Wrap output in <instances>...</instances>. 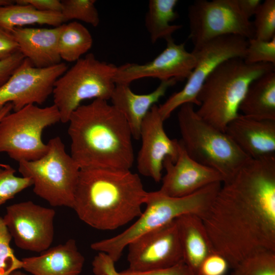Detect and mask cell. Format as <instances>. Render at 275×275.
Returning <instances> with one entry per match:
<instances>
[{
  "label": "cell",
  "mask_w": 275,
  "mask_h": 275,
  "mask_svg": "<svg viewBox=\"0 0 275 275\" xmlns=\"http://www.w3.org/2000/svg\"><path fill=\"white\" fill-rule=\"evenodd\" d=\"M222 183L201 217L214 251L231 268L260 250L275 251V155L249 159Z\"/></svg>",
  "instance_id": "6da1fadb"
},
{
  "label": "cell",
  "mask_w": 275,
  "mask_h": 275,
  "mask_svg": "<svg viewBox=\"0 0 275 275\" xmlns=\"http://www.w3.org/2000/svg\"><path fill=\"white\" fill-rule=\"evenodd\" d=\"M70 155L80 169L130 170L134 160L130 127L107 100L81 104L70 115Z\"/></svg>",
  "instance_id": "7a4b0ae2"
},
{
  "label": "cell",
  "mask_w": 275,
  "mask_h": 275,
  "mask_svg": "<svg viewBox=\"0 0 275 275\" xmlns=\"http://www.w3.org/2000/svg\"><path fill=\"white\" fill-rule=\"evenodd\" d=\"M147 194L139 175L130 170L80 169L72 209L90 227L112 230L141 214Z\"/></svg>",
  "instance_id": "3957f363"
},
{
  "label": "cell",
  "mask_w": 275,
  "mask_h": 275,
  "mask_svg": "<svg viewBox=\"0 0 275 275\" xmlns=\"http://www.w3.org/2000/svg\"><path fill=\"white\" fill-rule=\"evenodd\" d=\"M275 65L250 64L234 58L219 64L208 76L198 95L197 114L225 132L229 123L239 115V107L250 84Z\"/></svg>",
  "instance_id": "277c9868"
},
{
  "label": "cell",
  "mask_w": 275,
  "mask_h": 275,
  "mask_svg": "<svg viewBox=\"0 0 275 275\" xmlns=\"http://www.w3.org/2000/svg\"><path fill=\"white\" fill-rule=\"evenodd\" d=\"M222 183L209 184L183 197L167 196L159 190L148 192L146 207L138 219L122 233L91 244V248L106 254L115 262L129 243L142 235L161 228L185 214L202 217L211 205Z\"/></svg>",
  "instance_id": "5b68a950"
},
{
  "label": "cell",
  "mask_w": 275,
  "mask_h": 275,
  "mask_svg": "<svg viewBox=\"0 0 275 275\" xmlns=\"http://www.w3.org/2000/svg\"><path fill=\"white\" fill-rule=\"evenodd\" d=\"M177 118L179 141L187 153L199 163L218 172L225 181L250 159L225 132L202 119L194 104L181 105Z\"/></svg>",
  "instance_id": "8992f818"
},
{
  "label": "cell",
  "mask_w": 275,
  "mask_h": 275,
  "mask_svg": "<svg viewBox=\"0 0 275 275\" xmlns=\"http://www.w3.org/2000/svg\"><path fill=\"white\" fill-rule=\"evenodd\" d=\"M47 145L46 152L40 158L19 162L18 171L32 181L34 193L51 206L72 208L80 169L59 136Z\"/></svg>",
  "instance_id": "52a82bcc"
},
{
  "label": "cell",
  "mask_w": 275,
  "mask_h": 275,
  "mask_svg": "<svg viewBox=\"0 0 275 275\" xmlns=\"http://www.w3.org/2000/svg\"><path fill=\"white\" fill-rule=\"evenodd\" d=\"M115 65L101 61L93 53L81 58L54 82L53 104L67 123L71 114L86 100L110 99L116 86Z\"/></svg>",
  "instance_id": "ba28073f"
},
{
  "label": "cell",
  "mask_w": 275,
  "mask_h": 275,
  "mask_svg": "<svg viewBox=\"0 0 275 275\" xmlns=\"http://www.w3.org/2000/svg\"><path fill=\"white\" fill-rule=\"evenodd\" d=\"M59 122L60 114L54 104H30L9 113L0 121V152L18 163L40 158L47 150L42 138L44 130Z\"/></svg>",
  "instance_id": "9c48e42d"
},
{
  "label": "cell",
  "mask_w": 275,
  "mask_h": 275,
  "mask_svg": "<svg viewBox=\"0 0 275 275\" xmlns=\"http://www.w3.org/2000/svg\"><path fill=\"white\" fill-rule=\"evenodd\" d=\"M248 44V39L231 35L219 37L194 46L191 52L195 57L196 64L185 85L158 106L162 120H166L176 109L184 104L198 106V95L208 76L227 60L244 59Z\"/></svg>",
  "instance_id": "30bf717a"
},
{
  "label": "cell",
  "mask_w": 275,
  "mask_h": 275,
  "mask_svg": "<svg viewBox=\"0 0 275 275\" xmlns=\"http://www.w3.org/2000/svg\"><path fill=\"white\" fill-rule=\"evenodd\" d=\"M187 17L194 46L226 35L255 37L253 22L242 14L237 0H196L188 6Z\"/></svg>",
  "instance_id": "8fae6325"
},
{
  "label": "cell",
  "mask_w": 275,
  "mask_h": 275,
  "mask_svg": "<svg viewBox=\"0 0 275 275\" xmlns=\"http://www.w3.org/2000/svg\"><path fill=\"white\" fill-rule=\"evenodd\" d=\"M65 63L37 68L24 59L0 87V110L11 103L14 111L30 104L43 103L52 93L54 82L67 69Z\"/></svg>",
  "instance_id": "7c38bea8"
},
{
  "label": "cell",
  "mask_w": 275,
  "mask_h": 275,
  "mask_svg": "<svg viewBox=\"0 0 275 275\" xmlns=\"http://www.w3.org/2000/svg\"><path fill=\"white\" fill-rule=\"evenodd\" d=\"M55 215L53 209L27 201L7 206L3 218L18 248L40 253L53 241Z\"/></svg>",
  "instance_id": "4fadbf2b"
},
{
  "label": "cell",
  "mask_w": 275,
  "mask_h": 275,
  "mask_svg": "<svg viewBox=\"0 0 275 275\" xmlns=\"http://www.w3.org/2000/svg\"><path fill=\"white\" fill-rule=\"evenodd\" d=\"M128 247V269L146 271L184 262L176 219L134 239Z\"/></svg>",
  "instance_id": "5bb4252c"
},
{
  "label": "cell",
  "mask_w": 275,
  "mask_h": 275,
  "mask_svg": "<svg viewBox=\"0 0 275 275\" xmlns=\"http://www.w3.org/2000/svg\"><path fill=\"white\" fill-rule=\"evenodd\" d=\"M166 42V47L149 62L126 63L117 67L115 84L129 85L135 80L147 77L160 81L187 79L195 66L194 54L187 51L184 43L177 44L173 38Z\"/></svg>",
  "instance_id": "9a60e30c"
},
{
  "label": "cell",
  "mask_w": 275,
  "mask_h": 275,
  "mask_svg": "<svg viewBox=\"0 0 275 275\" xmlns=\"http://www.w3.org/2000/svg\"><path fill=\"white\" fill-rule=\"evenodd\" d=\"M163 122L158 105H153L141 127L142 144L136 157L139 172L156 182L161 180L164 159L170 157L175 162L178 154V140H172L168 136Z\"/></svg>",
  "instance_id": "2e32d148"
},
{
  "label": "cell",
  "mask_w": 275,
  "mask_h": 275,
  "mask_svg": "<svg viewBox=\"0 0 275 275\" xmlns=\"http://www.w3.org/2000/svg\"><path fill=\"white\" fill-rule=\"evenodd\" d=\"M163 167L166 174L162 177V184L158 190L171 197L187 196L209 184L225 181L218 172L190 157L179 140L176 161L167 157Z\"/></svg>",
  "instance_id": "e0dca14e"
},
{
  "label": "cell",
  "mask_w": 275,
  "mask_h": 275,
  "mask_svg": "<svg viewBox=\"0 0 275 275\" xmlns=\"http://www.w3.org/2000/svg\"><path fill=\"white\" fill-rule=\"evenodd\" d=\"M225 132L250 158L275 155V120L239 114L229 123Z\"/></svg>",
  "instance_id": "ac0fdd59"
},
{
  "label": "cell",
  "mask_w": 275,
  "mask_h": 275,
  "mask_svg": "<svg viewBox=\"0 0 275 275\" xmlns=\"http://www.w3.org/2000/svg\"><path fill=\"white\" fill-rule=\"evenodd\" d=\"M62 27L15 28L11 33L24 58L36 67L46 68L61 62L58 42Z\"/></svg>",
  "instance_id": "d6986e66"
},
{
  "label": "cell",
  "mask_w": 275,
  "mask_h": 275,
  "mask_svg": "<svg viewBox=\"0 0 275 275\" xmlns=\"http://www.w3.org/2000/svg\"><path fill=\"white\" fill-rule=\"evenodd\" d=\"M176 82L173 79L161 81L154 91L145 94L135 93L128 85L116 84L110 98L112 104L125 118L134 139H140L142 122L151 107Z\"/></svg>",
  "instance_id": "ffe728a7"
},
{
  "label": "cell",
  "mask_w": 275,
  "mask_h": 275,
  "mask_svg": "<svg viewBox=\"0 0 275 275\" xmlns=\"http://www.w3.org/2000/svg\"><path fill=\"white\" fill-rule=\"evenodd\" d=\"M21 260L22 268L33 275H79L85 263L73 239Z\"/></svg>",
  "instance_id": "44dd1931"
},
{
  "label": "cell",
  "mask_w": 275,
  "mask_h": 275,
  "mask_svg": "<svg viewBox=\"0 0 275 275\" xmlns=\"http://www.w3.org/2000/svg\"><path fill=\"white\" fill-rule=\"evenodd\" d=\"M176 221L184 262L196 274L202 261L214 250L200 216L185 214Z\"/></svg>",
  "instance_id": "7402d4cb"
},
{
  "label": "cell",
  "mask_w": 275,
  "mask_h": 275,
  "mask_svg": "<svg viewBox=\"0 0 275 275\" xmlns=\"http://www.w3.org/2000/svg\"><path fill=\"white\" fill-rule=\"evenodd\" d=\"M239 111L246 117L275 120V70L263 74L250 84Z\"/></svg>",
  "instance_id": "603a6c76"
},
{
  "label": "cell",
  "mask_w": 275,
  "mask_h": 275,
  "mask_svg": "<svg viewBox=\"0 0 275 275\" xmlns=\"http://www.w3.org/2000/svg\"><path fill=\"white\" fill-rule=\"evenodd\" d=\"M16 3L0 7V27L8 32L29 25L57 27L65 22L61 12L41 11L29 4Z\"/></svg>",
  "instance_id": "cb8c5ba5"
},
{
  "label": "cell",
  "mask_w": 275,
  "mask_h": 275,
  "mask_svg": "<svg viewBox=\"0 0 275 275\" xmlns=\"http://www.w3.org/2000/svg\"><path fill=\"white\" fill-rule=\"evenodd\" d=\"M177 0H150L145 17V25L152 43L160 39L167 41L173 39V34L182 28L172 24L178 14L175 11Z\"/></svg>",
  "instance_id": "d4e9b609"
},
{
  "label": "cell",
  "mask_w": 275,
  "mask_h": 275,
  "mask_svg": "<svg viewBox=\"0 0 275 275\" xmlns=\"http://www.w3.org/2000/svg\"><path fill=\"white\" fill-rule=\"evenodd\" d=\"M92 44L90 32L81 23L72 21L62 24L58 42L61 60L76 62L91 49Z\"/></svg>",
  "instance_id": "484cf974"
},
{
  "label": "cell",
  "mask_w": 275,
  "mask_h": 275,
  "mask_svg": "<svg viewBox=\"0 0 275 275\" xmlns=\"http://www.w3.org/2000/svg\"><path fill=\"white\" fill-rule=\"evenodd\" d=\"M231 275H275V251L264 249L245 257Z\"/></svg>",
  "instance_id": "4316f807"
},
{
  "label": "cell",
  "mask_w": 275,
  "mask_h": 275,
  "mask_svg": "<svg viewBox=\"0 0 275 275\" xmlns=\"http://www.w3.org/2000/svg\"><path fill=\"white\" fill-rule=\"evenodd\" d=\"M61 14L65 22L73 19L78 20L94 27L100 23L95 0H63L61 1Z\"/></svg>",
  "instance_id": "83f0119b"
},
{
  "label": "cell",
  "mask_w": 275,
  "mask_h": 275,
  "mask_svg": "<svg viewBox=\"0 0 275 275\" xmlns=\"http://www.w3.org/2000/svg\"><path fill=\"white\" fill-rule=\"evenodd\" d=\"M15 173V170L11 166L1 164L0 206L33 185L30 179L17 176Z\"/></svg>",
  "instance_id": "f1b7e54d"
},
{
  "label": "cell",
  "mask_w": 275,
  "mask_h": 275,
  "mask_svg": "<svg viewBox=\"0 0 275 275\" xmlns=\"http://www.w3.org/2000/svg\"><path fill=\"white\" fill-rule=\"evenodd\" d=\"M254 17V38L269 40L275 37V0L261 2Z\"/></svg>",
  "instance_id": "f546056e"
},
{
  "label": "cell",
  "mask_w": 275,
  "mask_h": 275,
  "mask_svg": "<svg viewBox=\"0 0 275 275\" xmlns=\"http://www.w3.org/2000/svg\"><path fill=\"white\" fill-rule=\"evenodd\" d=\"M12 238L3 218L0 217V275H9L22 268V260L15 256L10 246Z\"/></svg>",
  "instance_id": "4dcf8cb0"
},
{
  "label": "cell",
  "mask_w": 275,
  "mask_h": 275,
  "mask_svg": "<svg viewBox=\"0 0 275 275\" xmlns=\"http://www.w3.org/2000/svg\"><path fill=\"white\" fill-rule=\"evenodd\" d=\"M244 61L248 64L267 63L275 65V37L269 40L248 39Z\"/></svg>",
  "instance_id": "1f68e13d"
},
{
  "label": "cell",
  "mask_w": 275,
  "mask_h": 275,
  "mask_svg": "<svg viewBox=\"0 0 275 275\" xmlns=\"http://www.w3.org/2000/svg\"><path fill=\"white\" fill-rule=\"evenodd\" d=\"M229 267L227 260L219 254L214 252L202 261L196 275H225Z\"/></svg>",
  "instance_id": "d6a6232c"
},
{
  "label": "cell",
  "mask_w": 275,
  "mask_h": 275,
  "mask_svg": "<svg viewBox=\"0 0 275 275\" xmlns=\"http://www.w3.org/2000/svg\"><path fill=\"white\" fill-rule=\"evenodd\" d=\"M119 272L120 275H196L184 262L163 268L146 271H134L128 268Z\"/></svg>",
  "instance_id": "836d02e7"
},
{
  "label": "cell",
  "mask_w": 275,
  "mask_h": 275,
  "mask_svg": "<svg viewBox=\"0 0 275 275\" xmlns=\"http://www.w3.org/2000/svg\"><path fill=\"white\" fill-rule=\"evenodd\" d=\"M24 59L19 51L7 58H0V87L8 80Z\"/></svg>",
  "instance_id": "e575fe53"
},
{
  "label": "cell",
  "mask_w": 275,
  "mask_h": 275,
  "mask_svg": "<svg viewBox=\"0 0 275 275\" xmlns=\"http://www.w3.org/2000/svg\"><path fill=\"white\" fill-rule=\"evenodd\" d=\"M115 263L106 254L98 252L92 261L93 271L95 275H120Z\"/></svg>",
  "instance_id": "d590c367"
},
{
  "label": "cell",
  "mask_w": 275,
  "mask_h": 275,
  "mask_svg": "<svg viewBox=\"0 0 275 275\" xmlns=\"http://www.w3.org/2000/svg\"><path fill=\"white\" fill-rule=\"evenodd\" d=\"M18 51V45L11 33L0 27V58H7Z\"/></svg>",
  "instance_id": "8d00e7d4"
},
{
  "label": "cell",
  "mask_w": 275,
  "mask_h": 275,
  "mask_svg": "<svg viewBox=\"0 0 275 275\" xmlns=\"http://www.w3.org/2000/svg\"><path fill=\"white\" fill-rule=\"evenodd\" d=\"M15 2L31 5L41 11L61 12L62 10L61 1L59 0H18Z\"/></svg>",
  "instance_id": "74e56055"
},
{
  "label": "cell",
  "mask_w": 275,
  "mask_h": 275,
  "mask_svg": "<svg viewBox=\"0 0 275 275\" xmlns=\"http://www.w3.org/2000/svg\"><path fill=\"white\" fill-rule=\"evenodd\" d=\"M237 2L241 12L248 19L254 16L262 2L260 0H237Z\"/></svg>",
  "instance_id": "f35d334b"
},
{
  "label": "cell",
  "mask_w": 275,
  "mask_h": 275,
  "mask_svg": "<svg viewBox=\"0 0 275 275\" xmlns=\"http://www.w3.org/2000/svg\"><path fill=\"white\" fill-rule=\"evenodd\" d=\"M12 109H13V106L11 103L6 104L0 110V121L4 116L10 113Z\"/></svg>",
  "instance_id": "ab89813d"
},
{
  "label": "cell",
  "mask_w": 275,
  "mask_h": 275,
  "mask_svg": "<svg viewBox=\"0 0 275 275\" xmlns=\"http://www.w3.org/2000/svg\"><path fill=\"white\" fill-rule=\"evenodd\" d=\"M13 1L9 0H0V7L13 3Z\"/></svg>",
  "instance_id": "60d3db41"
},
{
  "label": "cell",
  "mask_w": 275,
  "mask_h": 275,
  "mask_svg": "<svg viewBox=\"0 0 275 275\" xmlns=\"http://www.w3.org/2000/svg\"><path fill=\"white\" fill-rule=\"evenodd\" d=\"M9 275H27V274L20 270H17L12 272Z\"/></svg>",
  "instance_id": "b9f144b4"
}]
</instances>
